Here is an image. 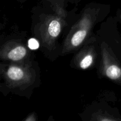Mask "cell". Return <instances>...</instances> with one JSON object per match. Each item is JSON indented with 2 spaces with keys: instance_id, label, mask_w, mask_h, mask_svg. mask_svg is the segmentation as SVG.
Listing matches in <instances>:
<instances>
[{
  "instance_id": "6da1fadb",
  "label": "cell",
  "mask_w": 121,
  "mask_h": 121,
  "mask_svg": "<svg viewBox=\"0 0 121 121\" xmlns=\"http://www.w3.org/2000/svg\"><path fill=\"white\" fill-rule=\"evenodd\" d=\"M26 50L22 46H18L12 50L8 54V57L12 60H19L22 59L26 56Z\"/></svg>"
},
{
  "instance_id": "7a4b0ae2",
  "label": "cell",
  "mask_w": 121,
  "mask_h": 121,
  "mask_svg": "<svg viewBox=\"0 0 121 121\" xmlns=\"http://www.w3.org/2000/svg\"><path fill=\"white\" fill-rule=\"evenodd\" d=\"M24 72L21 69L17 67H11L7 72L8 78L13 80H20L24 76Z\"/></svg>"
},
{
  "instance_id": "3957f363",
  "label": "cell",
  "mask_w": 121,
  "mask_h": 121,
  "mask_svg": "<svg viewBox=\"0 0 121 121\" xmlns=\"http://www.w3.org/2000/svg\"><path fill=\"white\" fill-rule=\"evenodd\" d=\"M106 74L112 80L118 79L121 76V69L116 65H111L106 69Z\"/></svg>"
},
{
  "instance_id": "277c9868",
  "label": "cell",
  "mask_w": 121,
  "mask_h": 121,
  "mask_svg": "<svg viewBox=\"0 0 121 121\" xmlns=\"http://www.w3.org/2000/svg\"><path fill=\"white\" fill-rule=\"evenodd\" d=\"M60 31L61 26L60 22L57 20L51 21L48 28V31L50 35L53 37H56L60 33Z\"/></svg>"
},
{
  "instance_id": "5b68a950",
  "label": "cell",
  "mask_w": 121,
  "mask_h": 121,
  "mask_svg": "<svg viewBox=\"0 0 121 121\" xmlns=\"http://www.w3.org/2000/svg\"><path fill=\"white\" fill-rule=\"evenodd\" d=\"M86 35V30H79L73 35L72 39V44L73 46H78L82 43Z\"/></svg>"
},
{
  "instance_id": "8992f818",
  "label": "cell",
  "mask_w": 121,
  "mask_h": 121,
  "mask_svg": "<svg viewBox=\"0 0 121 121\" xmlns=\"http://www.w3.org/2000/svg\"><path fill=\"white\" fill-rule=\"evenodd\" d=\"M93 62V57L91 55H87L80 62V67L83 69H86L88 68Z\"/></svg>"
},
{
  "instance_id": "52a82bcc",
  "label": "cell",
  "mask_w": 121,
  "mask_h": 121,
  "mask_svg": "<svg viewBox=\"0 0 121 121\" xmlns=\"http://www.w3.org/2000/svg\"><path fill=\"white\" fill-rule=\"evenodd\" d=\"M28 47L31 50H36L39 47V43L36 39H30L28 42Z\"/></svg>"
}]
</instances>
